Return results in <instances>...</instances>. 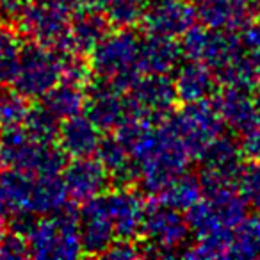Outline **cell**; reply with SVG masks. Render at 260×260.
Masks as SVG:
<instances>
[{
    "label": "cell",
    "instance_id": "1",
    "mask_svg": "<svg viewBox=\"0 0 260 260\" xmlns=\"http://www.w3.org/2000/svg\"><path fill=\"white\" fill-rule=\"evenodd\" d=\"M0 160L8 168L29 175H57L64 166L61 150L50 143H40L25 128H8L0 139Z\"/></svg>",
    "mask_w": 260,
    "mask_h": 260
},
{
    "label": "cell",
    "instance_id": "2",
    "mask_svg": "<svg viewBox=\"0 0 260 260\" xmlns=\"http://www.w3.org/2000/svg\"><path fill=\"white\" fill-rule=\"evenodd\" d=\"M139 41L128 30L105 36L93 50V68L118 89L130 87L139 79Z\"/></svg>",
    "mask_w": 260,
    "mask_h": 260
},
{
    "label": "cell",
    "instance_id": "3",
    "mask_svg": "<svg viewBox=\"0 0 260 260\" xmlns=\"http://www.w3.org/2000/svg\"><path fill=\"white\" fill-rule=\"evenodd\" d=\"M62 77V55L45 45L23 47L13 86L25 98L45 96Z\"/></svg>",
    "mask_w": 260,
    "mask_h": 260
},
{
    "label": "cell",
    "instance_id": "4",
    "mask_svg": "<svg viewBox=\"0 0 260 260\" xmlns=\"http://www.w3.org/2000/svg\"><path fill=\"white\" fill-rule=\"evenodd\" d=\"M29 253L38 258H68L80 251L79 224L72 216H55L34 223L29 235Z\"/></svg>",
    "mask_w": 260,
    "mask_h": 260
},
{
    "label": "cell",
    "instance_id": "5",
    "mask_svg": "<svg viewBox=\"0 0 260 260\" xmlns=\"http://www.w3.org/2000/svg\"><path fill=\"white\" fill-rule=\"evenodd\" d=\"M221 126L223 123L216 107L207 105V102L202 100L187 104V107L177 116L171 128L191 155H202L207 146L217 139Z\"/></svg>",
    "mask_w": 260,
    "mask_h": 260
},
{
    "label": "cell",
    "instance_id": "6",
    "mask_svg": "<svg viewBox=\"0 0 260 260\" xmlns=\"http://www.w3.org/2000/svg\"><path fill=\"white\" fill-rule=\"evenodd\" d=\"M68 16L70 15L66 13L38 0L22 11V27L40 45L54 47L59 50H64L66 45V48L72 50Z\"/></svg>",
    "mask_w": 260,
    "mask_h": 260
},
{
    "label": "cell",
    "instance_id": "7",
    "mask_svg": "<svg viewBox=\"0 0 260 260\" xmlns=\"http://www.w3.org/2000/svg\"><path fill=\"white\" fill-rule=\"evenodd\" d=\"M194 9L184 0H159L146 13L141 22L153 36L175 38L184 34L194 22Z\"/></svg>",
    "mask_w": 260,
    "mask_h": 260
},
{
    "label": "cell",
    "instance_id": "8",
    "mask_svg": "<svg viewBox=\"0 0 260 260\" xmlns=\"http://www.w3.org/2000/svg\"><path fill=\"white\" fill-rule=\"evenodd\" d=\"M132 105L145 118L155 114H164L177 100V89L170 79H164L159 73H150V77H139L132 84Z\"/></svg>",
    "mask_w": 260,
    "mask_h": 260
},
{
    "label": "cell",
    "instance_id": "9",
    "mask_svg": "<svg viewBox=\"0 0 260 260\" xmlns=\"http://www.w3.org/2000/svg\"><path fill=\"white\" fill-rule=\"evenodd\" d=\"M87 118L100 128L119 126L130 114H136L132 102H123L121 89L112 86H102L93 89L86 104Z\"/></svg>",
    "mask_w": 260,
    "mask_h": 260
},
{
    "label": "cell",
    "instance_id": "10",
    "mask_svg": "<svg viewBox=\"0 0 260 260\" xmlns=\"http://www.w3.org/2000/svg\"><path fill=\"white\" fill-rule=\"evenodd\" d=\"M107 170L100 160L79 157L64 170V185L68 194L77 202H87L100 196L107 185Z\"/></svg>",
    "mask_w": 260,
    "mask_h": 260
},
{
    "label": "cell",
    "instance_id": "11",
    "mask_svg": "<svg viewBox=\"0 0 260 260\" xmlns=\"http://www.w3.org/2000/svg\"><path fill=\"white\" fill-rule=\"evenodd\" d=\"M64 180L57 175H29L23 191L22 210L30 214H48L59 210L66 202Z\"/></svg>",
    "mask_w": 260,
    "mask_h": 260
},
{
    "label": "cell",
    "instance_id": "12",
    "mask_svg": "<svg viewBox=\"0 0 260 260\" xmlns=\"http://www.w3.org/2000/svg\"><path fill=\"white\" fill-rule=\"evenodd\" d=\"M141 228L148 239L157 248H177L185 239L187 226L180 219L175 209H170L166 205H153L152 210H145Z\"/></svg>",
    "mask_w": 260,
    "mask_h": 260
},
{
    "label": "cell",
    "instance_id": "13",
    "mask_svg": "<svg viewBox=\"0 0 260 260\" xmlns=\"http://www.w3.org/2000/svg\"><path fill=\"white\" fill-rule=\"evenodd\" d=\"M80 244L89 253H102L107 251L111 246L114 228L107 216V210L104 205V198L96 196L91 198L89 203L84 207L82 217H80Z\"/></svg>",
    "mask_w": 260,
    "mask_h": 260
},
{
    "label": "cell",
    "instance_id": "14",
    "mask_svg": "<svg viewBox=\"0 0 260 260\" xmlns=\"http://www.w3.org/2000/svg\"><path fill=\"white\" fill-rule=\"evenodd\" d=\"M107 216L112 223L116 235L121 239H132L143 224L145 209L132 192L119 191L114 194L102 196Z\"/></svg>",
    "mask_w": 260,
    "mask_h": 260
},
{
    "label": "cell",
    "instance_id": "15",
    "mask_svg": "<svg viewBox=\"0 0 260 260\" xmlns=\"http://www.w3.org/2000/svg\"><path fill=\"white\" fill-rule=\"evenodd\" d=\"M61 138V148L64 153L75 157H89L93 152H96L100 136L96 132V125L89 118L73 114L66 118V121L61 125L59 130Z\"/></svg>",
    "mask_w": 260,
    "mask_h": 260
},
{
    "label": "cell",
    "instance_id": "16",
    "mask_svg": "<svg viewBox=\"0 0 260 260\" xmlns=\"http://www.w3.org/2000/svg\"><path fill=\"white\" fill-rule=\"evenodd\" d=\"M182 47H178L173 38L150 36V40L139 45V64L148 73L164 75L178 64Z\"/></svg>",
    "mask_w": 260,
    "mask_h": 260
},
{
    "label": "cell",
    "instance_id": "17",
    "mask_svg": "<svg viewBox=\"0 0 260 260\" xmlns=\"http://www.w3.org/2000/svg\"><path fill=\"white\" fill-rule=\"evenodd\" d=\"M253 0H202L198 13L210 27L237 29L249 18Z\"/></svg>",
    "mask_w": 260,
    "mask_h": 260
},
{
    "label": "cell",
    "instance_id": "18",
    "mask_svg": "<svg viewBox=\"0 0 260 260\" xmlns=\"http://www.w3.org/2000/svg\"><path fill=\"white\" fill-rule=\"evenodd\" d=\"M109 22L98 11L84 9L82 13L75 15L73 22L70 23V45L72 50L93 52L96 45L107 36Z\"/></svg>",
    "mask_w": 260,
    "mask_h": 260
},
{
    "label": "cell",
    "instance_id": "19",
    "mask_svg": "<svg viewBox=\"0 0 260 260\" xmlns=\"http://www.w3.org/2000/svg\"><path fill=\"white\" fill-rule=\"evenodd\" d=\"M244 91L246 89L241 87L228 86L223 93L217 94L219 104L214 105L217 114L239 130H248L256 118V107L251 104Z\"/></svg>",
    "mask_w": 260,
    "mask_h": 260
},
{
    "label": "cell",
    "instance_id": "20",
    "mask_svg": "<svg viewBox=\"0 0 260 260\" xmlns=\"http://www.w3.org/2000/svg\"><path fill=\"white\" fill-rule=\"evenodd\" d=\"M214 86H216V79L200 61L182 66L175 80L177 96L185 104L205 100L214 91Z\"/></svg>",
    "mask_w": 260,
    "mask_h": 260
},
{
    "label": "cell",
    "instance_id": "21",
    "mask_svg": "<svg viewBox=\"0 0 260 260\" xmlns=\"http://www.w3.org/2000/svg\"><path fill=\"white\" fill-rule=\"evenodd\" d=\"M43 98V105L50 109L57 118H70L77 114L84 105V94L79 82L66 79L59 80Z\"/></svg>",
    "mask_w": 260,
    "mask_h": 260
},
{
    "label": "cell",
    "instance_id": "22",
    "mask_svg": "<svg viewBox=\"0 0 260 260\" xmlns=\"http://www.w3.org/2000/svg\"><path fill=\"white\" fill-rule=\"evenodd\" d=\"M200 182L189 175H178L171 182H168L160 191V200L162 205L170 209H189L192 207L200 198Z\"/></svg>",
    "mask_w": 260,
    "mask_h": 260
},
{
    "label": "cell",
    "instance_id": "23",
    "mask_svg": "<svg viewBox=\"0 0 260 260\" xmlns=\"http://www.w3.org/2000/svg\"><path fill=\"white\" fill-rule=\"evenodd\" d=\"M96 153L102 166L107 170V173H111V177H121V178L132 177L130 175V171H132V160L128 159L126 146L118 138L100 139Z\"/></svg>",
    "mask_w": 260,
    "mask_h": 260
},
{
    "label": "cell",
    "instance_id": "24",
    "mask_svg": "<svg viewBox=\"0 0 260 260\" xmlns=\"http://www.w3.org/2000/svg\"><path fill=\"white\" fill-rule=\"evenodd\" d=\"M23 45L18 32L0 25V84L13 82L22 57Z\"/></svg>",
    "mask_w": 260,
    "mask_h": 260
},
{
    "label": "cell",
    "instance_id": "25",
    "mask_svg": "<svg viewBox=\"0 0 260 260\" xmlns=\"http://www.w3.org/2000/svg\"><path fill=\"white\" fill-rule=\"evenodd\" d=\"M23 126L27 134L40 143H52L55 138H59V130H61L59 118L45 105L30 107Z\"/></svg>",
    "mask_w": 260,
    "mask_h": 260
},
{
    "label": "cell",
    "instance_id": "26",
    "mask_svg": "<svg viewBox=\"0 0 260 260\" xmlns=\"http://www.w3.org/2000/svg\"><path fill=\"white\" fill-rule=\"evenodd\" d=\"M29 109L25 96L16 89L0 91V130L23 125Z\"/></svg>",
    "mask_w": 260,
    "mask_h": 260
},
{
    "label": "cell",
    "instance_id": "27",
    "mask_svg": "<svg viewBox=\"0 0 260 260\" xmlns=\"http://www.w3.org/2000/svg\"><path fill=\"white\" fill-rule=\"evenodd\" d=\"M109 22L118 27H130L143 16L141 0H111L107 6Z\"/></svg>",
    "mask_w": 260,
    "mask_h": 260
},
{
    "label": "cell",
    "instance_id": "28",
    "mask_svg": "<svg viewBox=\"0 0 260 260\" xmlns=\"http://www.w3.org/2000/svg\"><path fill=\"white\" fill-rule=\"evenodd\" d=\"M241 189L248 202L260 205V162H253L241 171Z\"/></svg>",
    "mask_w": 260,
    "mask_h": 260
},
{
    "label": "cell",
    "instance_id": "29",
    "mask_svg": "<svg viewBox=\"0 0 260 260\" xmlns=\"http://www.w3.org/2000/svg\"><path fill=\"white\" fill-rule=\"evenodd\" d=\"M30 255L29 244L25 242V237L16 232L4 234L0 239V258H22Z\"/></svg>",
    "mask_w": 260,
    "mask_h": 260
},
{
    "label": "cell",
    "instance_id": "30",
    "mask_svg": "<svg viewBox=\"0 0 260 260\" xmlns=\"http://www.w3.org/2000/svg\"><path fill=\"white\" fill-rule=\"evenodd\" d=\"M246 153L253 157V159L258 160L260 159V123H253L248 130H246V139H244V146Z\"/></svg>",
    "mask_w": 260,
    "mask_h": 260
},
{
    "label": "cell",
    "instance_id": "31",
    "mask_svg": "<svg viewBox=\"0 0 260 260\" xmlns=\"http://www.w3.org/2000/svg\"><path fill=\"white\" fill-rule=\"evenodd\" d=\"M105 255L111 258H134L136 255H139L138 249L130 244V239H123L119 242H114L107 248Z\"/></svg>",
    "mask_w": 260,
    "mask_h": 260
},
{
    "label": "cell",
    "instance_id": "32",
    "mask_svg": "<svg viewBox=\"0 0 260 260\" xmlns=\"http://www.w3.org/2000/svg\"><path fill=\"white\" fill-rule=\"evenodd\" d=\"M41 2H45L50 8H55L59 11L66 13V15H72L77 9V6H79V0H41Z\"/></svg>",
    "mask_w": 260,
    "mask_h": 260
},
{
    "label": "cell",
    "instance_id": "33",
    "mask_svg": "<svg viewBox=\"0 0 260 260\" xmlns=\"http://www.w3.org/2000/svg\"><path fill=\"white\" fill-rule=\"evenodd\" d=\"M109 2L111 0H79V4L84 9H91V11H102V9H107Z\"/></svg>",
    "mask_w": 260,
    "mask_h": 260
},
{
    "label": "cell",
    "instance_id": "34",
    "mask_svg": "<svg viewBox=\"0 0 260 260\" xmlns=\"http://www.w3.org/2000/svg\"><path fill=\"white\" fill-rule=\"evenodd\" d=\"M141 2H143V0H141Z\"/></svg>",
    "mask_w": 260,
    "mask_h": 260
}]
</instances>
